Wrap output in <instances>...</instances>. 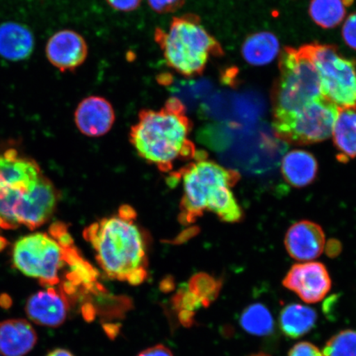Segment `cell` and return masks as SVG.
<instances>
[{"label":"cell","mask_w":356,"mask_h":356,"mask_svg":"<svg viewBox=\"0 0 356 356\" xmlns=\"http://www.w3.org/2000/svg\"><path fill=\"white\" fill-rule=\"evenodd\" d=\"M58 193L33 159L15 149L0 154V227L38 228L52 216Z\"/></svg>","instance_id":"obj_1"},{"label":"cell","mask_w":356,"mask_h":356,"mask_svg":"<svg viewBox=\"0 0 356 356\" xmlns=\"http://www.w3.org/2000/svg\"><path fill=\"white\" fill-rule=\"evenodd\" d=\"M191 128L185 105L170 97L160 110L140 111L130 140L140 157L168 170L177 160L194 156L195 145L189 140Z\"/></svg>","instance_id":"obj_2"},{"label":"cell","mask_w":356,"mask_h":356,"mask_svg":"<svg viewBox=\"0 0 356 356\" xmlns=\"http://www.w3.org/2000/svg\"><path fill=\"white\" fill-rule=\"evenodd\" d=\"M124 211L93 224L86 238L97 259L109 277L139 284L146 277L147 257L143 236L133 221L131 210Z\"/></svg>","instance_id":"obj_3"},{"label":"cell","mask_w":356,"mask_h":356,"mask_svg":"<svg viewBox=\"0 0 356 356\" xmlns=\"http://www.w3.org/2000/svg\"><path fill=\"white\" fill-rule=\"evenodd\" d=\"M239 173L229 170L207 159H198L186 169L184 175L182 216L193 222L208 211L228 222H237L243 218L231 188L239 180Z\"/></svg>","instance_id":"obj_4"},{"label":"cell","mask_w":356,"mask_h":356,"mask_svg":"<svg viewBox=\"0 0 356 356\" xmlns=\"http://www.w3.org/2000/svg\"><path fill=\"white\" fill-rule=\"evenodd\" d=\"M154 41L168 66L184 77L200 76L211 56L224 55L220 42L194 13L173 17L167 31L156 29Z\"/></svg>","instance_id":"obj_5"},{"label":"cell","mask_w":356,"mask_h":356,"mask_svg":"<svg viewBox=\"0 0 356 356\" xmlns=\"http://www.w3.org/2000/svg\"><path fill=\"white\" fill-rule=\"evenodd\" d=\"M279 66L280 77L273 92L274 118L295 113L323 96L319 74L307 44L284 48Z\"/></svg>","instance_id":"obj_6"},{"label":"cell","mask_w":356,"mask_h":356,"mask_svg":"<svg viewBox=\"0 0 356 356\" xmlns=\"http://www.w3.org/2000/svg\"><path fill=\"white\" fill-rule=\"evenodd\" d=\"M60 241L46 234L26 235L13 247V260L16 268L26 277L35 278L44 286H52L60 282L59 273L65 262H69L71 250H66L70 238Z\"/></svg>","instance_id":"obj_7"},{"label":"cell","mask_w":356,"mask_h":356,"mask_svg":"<svg viewBox=\"0 0 356 356\" xmlns=\"http://www.w3.org/2000/svg\"><path fill=\"white\" fill-rule=\"evenodd\" d=\"M340 110L324 97H320L295 113L274 118V132L280 140L289 144L319 143L332 136Z\"/></svg>","instance_id":"obj_8"},{"label":"cell","mask_w":356,"mask_h":356,"mask_svg":"<svg viewBox=\"0 0 356 356\" xmlns=\"http://www.w3.org/2000/svg\"><path fill=\"white\" fill-rule=\"evenodd\" d=\"M317 69L322 95L340 109L356 110V64L329 44H307Z\"/></svg>","instance_id":"obj_9"},{"label":"cell","mask_w":356,"mask_h":356,"mask_svg":"<svg viewBox=\"0 0 356 356\" xmlns=\"http://www.w3.org/2000/svg\"><path fill=\"white\" fill-rule=\"evenodd\" d=\"M283 286L307 304H315L330 291L332 280L321 262L309 261L293 265L284 277Z\"/></svg>","instance_id":"obj_10"},{"label":"cell","mask_w":356,"mask_h":356,"mask_svg":"<svg viewBox=\"0 0 356 356\" xmlns=\"http://www.w3.org/2000/svg\"><path fill=\"white\" fill-rule=\"evenodd\" d=\"M46 54L49 62L61 72L74 71L86 62L88 47L82 35L65 29L49 39Z\"/></svg>","instance_id":"obj_11"},{"label":"cell","mask_w":356,"mask_h":356,"mask_svg":"<svg viewBox=\"0 0 356 356\" xmlns=\"http://www.w3.org/2000/svg\"><path fill=\"white\" fill-rule=\"evenodd\" d=\"M115 114L113 105L100 96H90L79 102L74 111L79 131L88 137H100L113 128Z\"/></svg>","instance_id":"obj_12"},{"label":"cell","mask_w":356,"mask_h":356,"mask_svg":"<svg viewBox=\"0 0 356 356\" xmlns=\"http://www.w3.org/2000/svg\"><path fill=\"white\" fill-rule=\"evenodd\" d=\"M289 255L297 261H312L322 254L325 234L322 227L309 220L296 222L284 238Z\"/></svg>","instance_id":"obj_13"},{"label":"cell","mask_w":356,"mask_h":356,"mask_svg":"<svg viewBox=\"0 0 356 356\" xmlns=\"http://www.w3.org/2000/svg\"><path fill=\"white\" fill-rule=\"evenodd\" d=\"M26 314L33 323L49 327L61 326L68 314V302L64 293L55 289L34 293L26 301Z\"/></svg>","instance_id":"obj_14"},{"label":"cell","mask_w":356,"mask_h":356,"mask_svg":"<svg viewBox=\"0 0 356 356\" xmlns=\"http://www.w3.org/2000/svg\"><path fill=\"white\" fill-rule=\"evenodd\" d=\"M38 343V334L25 319H8L0 323V355L25 356Z\"/></svg>","instance_id":"obj_15"},{"label":"cell","mask_w":356,"mask_h":356,"mask_svg":"<svg viewBox=\"0 0 356 356\" xmlns=\"http://www.w3.org/2000/svg\"><path fill=\"white\" fill-rule=\"evenodd\" d=\"M34 38L29 28L15 22L0 25V56L11 61L28 59L33 54Z\"/></svg>","instance_id":"obj_16"},{"label":"cell","mask_w":356,"mask_h":356,"mask_svg":"<svg viewBox=\"0 0 356 356\" xmlns=\"http://www.w3.org/2000/svg\"><path fill=\"white\" fill-rule=\"evenodd\" d=\"M318 165L308 151L296 149L289 152L282 160V172L284 180L295 188H305L315 180Z\"/></svg>","instance_id":"obj_17"},{"label":"cell","mask_w":356,"mask_h":356,"mask_svg":"<svg viewBox=\"0 0 356 356\" xmlns=\"http://www.w3.org/2000/svg\"><path fill=\"white\" fill-rule=\"evenodd\" d=\"M314 309L299 304L288 305L280 312V327L286 337L297 339L309 333L317 322Z\"/></svg>","instance_id":"obj_18"},{"label":"cell","mask_w":356,"mask_h":356,"mask_svg":"<svg viewBox=\"0 0 356 356\" xmlns=\"http://www.w3.org/2000/svg\"><path fill=\"white\" fill-rule=\"evenodd\" d=\"M341 162L356 158V110L341 109L332 134Z\"/></svg>","instance_id":"obj_19"},{"label":"cell","mask_w":356,"mask_h":356,"mask_svg":"<svg viewBox=\"0 0 356 356\" xmlns=\"http://www.w3.org/2000/svg\"><path fill=\"white\" fill-rule=\"evenodd\" d=\"M280 52L278 39L273 33L261 32L249 35L242 47L244 60L253 66H264L273 62Z\"/></svg>","instance_id":"obj_20"},{"label":"cell","mask_w":356,"mask_h":356,"mask_svg":"<svg viewBox=\"0 0 356 356\" xmlns=\"http://www.w3.org/2000/svg\"><path fill=\"white\" fill-rule=\"evenodd\" d=\"M354 0H312L309 15L323 29L336 28L344 20L346 8Z\"/></svg>","instance_id":"obj_21"},{"label":"cell","mask_w":356,"mask_h":356,"mask_svg":"<svg viewBox=\"0 0 356 356\" xmlns=\"http://www.w3.org/2000/svg\"><path fill=\"white\" fill-rule=\"evenodd\" d=\"M239 323L243 330L252 336L267 337L275 330L273 315L259 302L248 306L240 316Z\"/></svg>","instance_id":"obj_22"},{"label":"cell","mask_w":356,"mask_h":356,"mask_svg":"<svg viewBox=\"0 0 356 356\" xmlns=\"http://www.w3.org/2000/svg\"><path fill=\"white\" fill-rule=\"evenodd\" d=\"M323 356H356V331H341L327 341Z\"/></svg>","instance_id":"obj_23"},{"label":"cell","mask_w":356,"mask_h":356,"mask_svg":"<svg viewBox=\"0 0 356 356\" xmlns=\"http://www.w3.org/2000/svg\"><path fill=\"white\" fill-rule=\"evenodd\" d=\"M154 12L159 15L175 13L184 7L186 0H147Z\"/></svg>","instance_id":"obj_24"},{"label":"cell","mask_w":356,"mask_h":356,"mask_svg":"<svg viewBox=\"0 0 356 356\" xmlns=\"http://www.w3.org/2000/svg\"><path fill=\"white\" fill-rule=\"evenodd\" d=\"M342 38L347 46L356 51V12L346 19L342 28Z\"/></svg>","instance_id":"obj_25"},{"label":"cell","mask_w":356,"mask_h":356,"mask_svg":"<svg viewBox=\"0 0 356 356\" xmlns=\"http://www.w3.org/2000/svg\"><path fill=\"white\" fill-rule=\"evenodd\" d=\"M288 356H323V354L315 345L302 341L293 346Z\"/></svg>","instance_id":"obj_26"},{"label":"cell","mask_w":356,"mask_h":356,"mask_svg":"<svg viewBox=\"0 0 356 356\" xmlns=\"http://www.w3.org/2000/svg\"><path fill=\"white\" fill-rule=\"evenodd\" d=\"M113 10L120 12H132L140 7L142 0H106Z\"/></svg>","instance_id":"obj_27"},{"label":"cell","mask_w":356,"mask_h":356,"mask_svg":"<svg viewBox=\"0 0 356 356\" xmlns=\"http://www.w3.org/2000/svg\"><path fill=\"white\" fill-rule=\"evenodd\" d=\"M137 356H173L170 349L163 345H156L146 349Z\"/></svg>","instance_id":"obj_28"},{"label":"cell","mask_w":356,"mask_h":356,"mask_svg":"<svg viewBox=\"0 0 356 356\" xmlns=\"http://www.w3.org/2000/svg\"><path fill=\"white\" fill-rule=\"evenodd\" d=\"M46 356H74L70 350L65 349H56L50 351Z\"/></svg>","instance_id":"obj_29"},{"label":"cell","mask_w":356,"mask_h":356,"mask_svg":"<svg viewBox=\"0 0 356 356\" xmlns=\"http://www.w3.org/2000/svg\"><path fill=\"white\" fill-rule=\"evenodd\" d=\"M250 356H270V355L265 354V353H258V354L252 355Z\"/></svg>","instance_id":"obj_30"}]
</instances>
